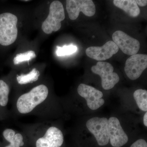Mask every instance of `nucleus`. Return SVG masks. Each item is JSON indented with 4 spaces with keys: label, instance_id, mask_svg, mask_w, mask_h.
Wrapping results in <instances>:
<instances>
[{
    "label": "nucleus",
    "instance_id": "nucleus-20",
    "mask_svg": "<svg viewBox=\"0 0 147 147\" xmlns=\"http://www.w3.org/2000/svg\"><path fill=\"white\" fill-rule=\"evenodd\" d=\"M130 147H147V143L144 139H139L134 142Z\"/></svg>",
    "mask_w": 147,
    "mask_h": 147
},
{
    "label": "nucleus",
    "instance_id": "nucleus-16",
    "mask_svg": "<svg viewBox=\"0 0 147 147\" xmlns=\"http://www.w3.org/2000/svg\"><path fill=\"white\" fill-rule=\"evenodd\" d=\"M10 88L8 84L0 80V112L4 115H7L6 108L9 101Z\"/></svg>",
    "mask_w": 147,
    "mask_h": 147
},
{
    "label": "nucleus",
    "instance_id": "nucleus-10",
    "mask_svg": "<svg viewBox=\"0 0 147 147\" xmlns=\"http://www.w3.org/2000/svg\"><path fill=\"white\" fill-rule=\"evenodd\" d=\"M77 92L86 100L88 107L92 110H96L102 106L105 100L102 98L103 94L94 87L82 84L79 85Z\"/></svg>",
    "mask_w": 147,
    "mask_h": 147
},
{
    "label": "nucleus",
    "instance_id": "nucleus-2",
    "mask_svg": "<svg viewBox=\"0 0 147 147\" xmlns=\"http://www.w3.org/2000/svg\"><path fill=\"white\" fill-rule=\"evenodd\" d=\"M28 138L30 147H62L63 132L50 120L19 125Z\"/></svg>",
    "mask_w": 147,
    "mask_h": 147
},
{
    "label": "nucleus",
    "instance_id": "nucleus-11",
    "mask_svg": "<svg viewBox=\"0 0 147 147\" xmlns=\"http://www.w3.org/2000/svg\"><path fill=\"white\" fill-rule=\"evenodd\" d=\"M108 128L110 144L114 147H121L127 143L128 137L118 119L111 117L108 120Z\"/></svg>",
    "mask_w": 147,
    "mask_h": 147
},
{
    "label": "nucleus",
    "instance_id": "nucleus-14",
    "mask_svg": "<svg viewBox=\"0 0 147 147\" xmlns=\"http://www.w3.org/2000/svg\"><path fill=\"white\" fill-rule=\"evenodd\" d=\"M113 3L131 17H137L140 14V9L134 0H114Z\"/></svg>",
    "mask_w": 147,
    "mask_h": 147
},
{
    "label": "nucleus",
    "instance_id": "nucleus-21",
    "mask_svg": "<svg viewBox=\"0 0 147 147\" xmlns=\"http://www.w3.org/2000/svg\"><path fill=\"white\" fill-rule=\"evenodd\" d=\"M135 1L138 6L144 7L147 5V1L146 0H136Z\"/></svg>",
    "mask_w": 147,
    "mask_h": 147
},
{
    "label": "nucleus",
    "instance_id": "nucleus-5",
    "mask_svg": "<svg viewBox=\"0 0 147 147\" xmlns=\"http://www.w3.org/2000/svg\"><path fill=\"white\" fill-rule=\"evenodd\" d=\"M93 73L101 77L102 88L105 90L113 88L119 81L117 74L113 72L114 68L111 64L103 61H98L96 65L92 67Z\"/></svg>",
    "mask_w": 147,
    "mask_h": 147
},
{
    "label": "nucleus",
    "instance_id": "nucleus-3",
    "mask_svg": "<svg viewBox=\"0 0 147 147\" xmlns=\"http://www.w3.org/2000/svg\"><path fill=\"white\" fill-rule=\"evenodd\" d=\"M18 18L8 12L0 14V44L3 46L11 45L18 36Z\"/></svg>",
    "mask_w": 147,
    "mask_h": 147
},
{
    "label": "nucleus",
    "instance_id": "nucleus-1",
    "mask_svg": "<svg viewBox=\"0 0 147 147\" xmlns=\"http://www.w3.org/2000/svg\"><path fill=\"white\" fill-rule=\"evenodd\" d=\"M11 100V115L36 116L49 120L57 114V104L47 85L41 84L26 92L18 93Z\"/></svg>",
    "mask_w": 147,
    "mask_h": 147
},
{
    "label": "nucleus",
    "instance_id": "nucleus-13",
    "mask_svg": "<svg viewBox=\"0 0 147 147\" xmlns=\"http://www.w3.org/2000/svg\"><path fill=\"white\" fill-rule=\"evenodd\" d=\"M3 136L7 143L4 147H30L28 138L22 131L6 128L3 131Z\"/></svg>",
    "mask_w": 147,
    "mask_h": 147
},
{
    "label": "nucleus",
    "instance_id": "nucleus-6",
    "mask_svg": "<svg viewBox=\"0 0 147 147\" xmlns=\"http://www.w3.org/2000/svg\"><path fill=\"white\" fill-rule=\"evenodd\" d=\"M86 126L89 131L95 137L99 146L108 144L110 140L108 119L95 117L87 121Z\"/></svg>",
    "mask_w": 147,
    "mask_h": 147
},
{
    "label": "nucleus",
    "instance_id": "nucleus-19",
    "mask_svg": "<svg viewBox=\"0 0 147 147\" xmlns=\"http://www.w3.org/2000/svg\"><path fill=\"white\" fill-rule=\"evenodd\" d=\"M57 49L56 54L59 57L71 55L76 53L77 50V47L73 45H64L63 47L57 46Z\"/></svg>",
    "mask_w": 147,
    "mask_h": 147
},
{
    "label": "nucleus",
    "instance_id": "nucleus-22",
    "mask_svg": "<svg viewBox=\"0 0 147 147\" xmlns=\"http://www.w3.org/2000/svg\"><path fill=\"white\" fill-rule=\"evenodd\" d=\"M147 113L146 112L144 117V123L146 127L147 126Z\"/></svg>",
    "mask_w": 147,
    "mask_h": 147
},
{
    "label": "nucleus",
    "instance_id": "nucleus-4",
    "mask_svg": "<svg viewBox=\"0 0 147 147\" xmlns=\"http://www.w3.org/2000/svg\"><path fill=\"white\" fill-rule=\"evenodd\" d=\"M65 18L64 9L62 3L55 1L51 3L49 13L42 25V30L46 34L57 32L61 27V22Z\"/></svg>",
    "mask_w": 147,
    "mask_h": 147
},
{
    "label": "nucleus",
    "instance_id": "nucleus-8",
    "mask_svg": "<svg viewBox=\"0 0 147 147\" xmlns=\"http://www.w3.org/2000/svg\"><path fill=\"white\" fill-rule=\"evenodd\" d=\"M147 67V55L136 54L127 60L124 70L127 76L131 80L139 78Z\"/></svg>",
    "mask_w": 147,
    "mask_h": 147
},
{
    "label": "nucleus",
    "instance_id": "nucleus-18",
    "mask_svg": "<svg viewBox=\"0 0 147 147\" xmlns=\"http://www.w3.org/2000/svg\"><path fill=\"white\" fill-rule=\"evenodd\" d=\"M36 57L34 51H27L23 53L17 54L13 59V63L14 65H18L23 62L28 61Z\"/></svg>",
    "mask_w": 147,
    "mask_h": 147
},
{
    "label": "nucleus",
    "instance_id": "nucleus-7",
    "mask_svg": "<svg viewBox=\"0 0 147 147\" xmlns=\"http://www.w3.org/2000/svg\"><path fill=\"white\" fill-rule=\"evenodd\" d=\"M66 9L71 20L77 19L81 11L89 17L94 16L96 12L95 5L92 0H67Z\"/></svg>",
    "mask_w": 147,
    "mask_h": 147
},
{
    "label": "nucleus",
    "instance_id": "nucleus-17",
    "mask_svg": "<svg viewBox=\"0 0 147 147\" xmlns=\"http://www.w3.org/2000/svg\"><path fill=\"white\" fill-rule=\"evenodd\" d=\"M134 98L140 110L147 112V91L146 90L138 89L134 92Z\"/></svg>",
    "mask_w": 147,
    "mask_h": 147
},
{
    "label": "nucleus",
    "instance_id": "nucleus-15",
    "mask_svg": "<svg viewBox=\"0 0 147 147\" xmlns=\"http://www.w3.org/2000/svg\"><path fill=\"white\" fill-rule=\"evenodd\" d=\"M40 76V71L36 68H34L28 73L16 74V84L20 86H24L31 85L37 82Z\"/></svg>",
    "mask_w": 147,
    "mask_h": 147
},
{
    "label": "nucleus",
    "instance_id": "nucleus-12",
    "mask_svg": "<svg viewBox=\"0 0 147 147\" xmlns=\"http://www.w3.org/2000/svg\"><path fill=\"white\" fill-rule=\"evenodd\" d=\"M119 48L113 41H108L101 47H90L86 50V54L93 59L102 61L112 57L117 54Z\"/></svg>",
    "mask_w": 147,
    "mask_h": 147
},
{
    "label": "nucleus",
    "instance_id": "nucleus-9",
    "mask_svg": "<svg viewBox=\"0 0 147 147\" xmlns=\"http://www.w3.org/2000/svg\"><path fill=\"white\" fill-rule=\"evenodd\" d=\"M113 39L118 48L126 55H136L140 49L139 40L121 31L115 32L113 35Z\"/></svg>",
    "mask_w": 147,
    "mask_h": 147
}]
</instances>
